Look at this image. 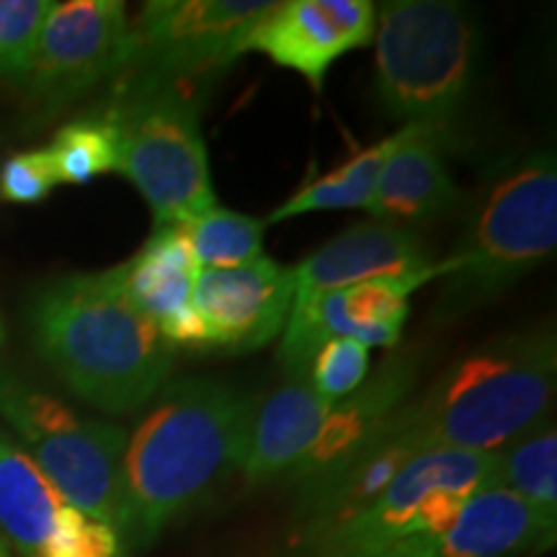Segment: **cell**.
I'll return each instance as SVG.
<instances>
[{"instance_id":"cb8c5ba5","label":"cell","mask_w":557,"mask_h":557,"mask_svg":"<svg viewBox=\"0 0 557 557\" xmlns=\"http://www.w3.org/2000/svg\"><path fill=\"white\" fill-rule=\"evenodd\" d=\"M45 150L58 184H88L120 165V139L107 116L70 122Z\"/></svg>"},{"instance_id":"e0dca14e","label":"cell","mask_w":557,"mask_h":557,"mask_svg":"<svg viewBox=\"0 0 557 557\" xmlns=\"http://www.w3.org/2000/svg\"><path fill=\"white\" fill-rule=\"evenodd\" d=\"M434 263V256L418 230L377 220L359 222L292 269L295 299L354 287L372 278L421 274Z\"/></svg>"},{"instance_id":"4fadbf2b","label":"cell","mask_w":557,"mask_h":557,"mask_svg":"<svg viewBox=\"0 0 557 557\" xmlns=\"http://www.w3.org/2000/svg\"><path fill=\"white\" fill-rule=\"evenodd\" d=\"M377 5L369 0H287L250 32L246 52H261L323 90L325 75L344 54L374 39Z\"/></svg>"},{"instance_id":"2e32d148","label":"cell","mask_w":557,"mask_h":557,"mask_svg":"<svg viewBox=\"0 0 557 557\" xmlns=\"http://www.w3.org/2000/svg\"><path fill=\"white\" fill-rule=\"evenodd\" d=\"M553 545L555 527L517 493L493 485L462 506L447 532L406 540L374 557H513Z\"/></svg>"},{"instance_id":"d4e9b609","label":"cell","mask_w":557,"mask_h":557,"mask_svg":"<svg viewBox=\"0 0 557 557\" xmlns=\"http://www.w3.org/2000/svg\"><path fill=\"white\" fill-rule=\"evenodd\" d=\"M50 0H0V78H21L32 65Z\"/></svg>"},{"instance_id":"7a4b0ae2","label":"cell","mask_w":557,"mask_h":557,"mask_svg":"<svg viewBox=\"0 0 557 557\" xmlns=\"http://www.w3.org/2000/svg\"><path fill=\"white\" fill-rule=\"evenodd\" d=\"M26 329L47 367L111 416L145 408L171 377L173 348L124 295L116 269L39 287L26 305Z\"/></svg>"},{"instance_id":"30bf717a","label":"cell","mask_w":557,"mask_h":557,"mask_svg":"<svg viewBox=\"0 0 557 557\" xmlns=\"http://www.w3.org/2000/svg\"><path fill=\"white\" fill-rule=\"evenodd\" d=\"M447 261L410 276L372 278L354 287L297 297L292 302L278 361L289 380H308V369L331 338H354L361 346H395L408 318V297L426 282L447 276Z\"/></svg>"},{"instance_id":"ba28073f","label":"cell","mask_w":557,"mask_h":557,"mask_svg":"<svg viewBox=\"0 0 557 557\" xmlns=\"http://www.w3.org/2000/svg\"><path fill=\"white\" fill-rule=\"evenodd\" d=\"M493 485L496 451H426L344 524L299 542V557H374L406 540L442 534L475 493Z\"/></svg>"},{"instance_id":"52a82bcc","label":"cell","mask_w":557,"mask_h":557,"mask_svg":"<svg viewBox=\"0 0 557 557\" xmlns=\"http://www.w3.org/2000/svg\"><path fill=\"white\" fill-rule=\"evenodd\" d=\"M0 416L29 449L32 462L67 506L127 532L124 451L127 431L75 413L0 364Z\"/></svg>"},{"instance_id":"277c9868","label":"cell","mask_w":557,"mask_h":557,"mask_svg":"<svg viewBox=\"0 0 557 557\" xmlns=\"http://www.w3.org/2000/svg\"><path fill=\"white\" fill-rule=\"evenodd\" d=\"M557 246V165L549 150L500 165L485 181L468 227L438 278V320L483 308L553 259Z\"/></svg>"},{"instance_id":"44dd1931","label":"cell","mask_w":557,"mask_h":557,"mask_svg":"<svg viewBox=\"0 0 557 557\" xmlns=\"http://www.w3.org/2000/svg\"><path fill=\"white\" fill-rule=\"evenodd\" d=\"M421 124H406L395 135H389L380 143H374L372 148L361 150L351 160H346L344 165L336 171L325 173L315 181H310L305 189H299L295 197H289L282 207H276L269 214L267 225L271 222H282L299 218V214L308 212H329V209H361L369 207L372 201L374 186H377L380 171L385 165V160L400 148L406 139L416 135Z\"/></svg>"},{"instance_id":"8992f818","label":"cell","mask_w":557,"mask_h":557,"mask_svg":"<svg viewBox=\"0 0 557 557\" xmlns=\"http://www.w3.org/2000/svg\"><path fill=\"white\" fill-rule=\"evenodd\" d=\"M103 116L120 139L116 171L143 194L158 227L186 225L218 207L194 90L184 83L127 81Z\"/></svg>"},{"instance_id":"8fae6325","label":"cell","mask_w":557,"mask_h":557,"mask_svg":"<svg viewBox=\"0 0 557 557\" xmlns=\"http://www.w3.org/2000/svg\"><path fill=\"white\" fill-rule=\"evenodd\" d=\"M127 32V5L122 0L54 3L24 75L34 99L58 109L107 75L120 73Z\"/></svg>"},{"instance_id":"ac0fdd59","label":"cell","mask_w":557,"mask_h":557,"mask_svg":"<svg viewBox=\"0 0 557 557\" xmlns=\"http://www.w3.org/2000/svg\"><path fill=\"white\" fill-rule=\"evenodd\" d=\"M442 139V132L418 129L385 160L367 207L374 220L416 230L462 205L465 194L444 165Z\"/></svg>"},{"instance_id":"5bb4252c","label":"cell","mask_w":557,"mask_h":557,"mask_svg":"<svg viewBox=\"0 0 557 557\" xmlns=\"http://www.w3.org/2000/svg\"><path fill=\"white\" fill-rule=\"evenodd\" d=\"M418 372L421 357L416 351H398L382 361L377 372L361 382L348 398L333 403L308 455L287 475L289 483L308 491L344 470L387 421V416L413 395Z\"/></svg>"},{"instance_id":"603a6c76","label":"cell","mask_w":557,"mask_h":557,"mask_svg":"<svg viewBox=\"0 0 557 557\" xmlns=\"http://www.w3.org/2000/svg\"><path fill=\"white\" fill-rule=\"evenodd\" d=\"M181 227L199 269H238L263 256L267 222L243 212L214 207Z\"/></svg>"},{"instance_id":"484cf974","label":"cell","mask_w":557,"mask_h":557,"mask_svg":"<svg viewBox=\"0 0 557 557\" xmlns=\"http://www.w3.org/2000/svg\"><path fill=\"white\" fill-rule=\"evenodd\" d=\"M369 377V348L354 338H331L308 369V385L320 398L338 403Z\"/></svg>"},{"instance_id":"4316f807","label":"cell","mask_w":557,"mask_h":557,"mask_svg":"<svg viewBox=\"0 0 557 557\" xmlns=\"http://www.w3.org/2000/svg\"><path fill=\"white\" fill-rule=\"evenodd\" d=\"M58 186V176L47 150H29L11 156L0 169V194L13 205H34L47 199Z\"/></svg>"},{"instance_id":"83f0119b","label":"cell","mask_w":557,"mask_h":557,"mask_svg":"<svg viewBox=\"0 0 557 557\" xmlns=\"http://www.w3.org/2000/svg\"><path fill=\"white\" fill-rule=\"evenodd\" d=\"M0 557H11V549H9V540L3 537V532H0Z\"/></svg>"},{"instance_id":"9a60e30c","label":"cell","mask_w":557,"mask_h":557,"mask_svg":"<svg viewBox=\"0 0 557 557\" xmlns=\"http://www.w3.org/2000/svg\"><path fill=\"white\" fill-rule=\"evenodd\" d=\"M199 263L184 227H158L152 238L116 267L124 295L156 325L171 348H201L205 333L194 310Z\"/></svg>"},{"instance_id":"9c48e42d","label":"cell","mask_w":557,"mask_h":557,"mask_svg":"<svg viewBox=\"0 0 557 557\" xmlns=\"http://www.w3.org/2000/svg\"><path fill=\"white\" fill-rule=\"evenodd\" d=\"M274 9L271 0H150L129 24L120 73L150 83L218 75Z\"/></svg>"},{"instance_id":"5b68a950","label":"cell","mask_w":557,"mask_h":557,"mask_svg":"<svg viewBox=\"0 0 557 557\" xmlns=\"http://www.w3.org/2000/svg\"><path fill=\"white\" fill-rule=\"evenodd\" d=\"M374 94L389 120L447 132L475 81L478 26L457 0H389L374 21Z\"/></svg>"},{"instance_id":"ffe728a7","label":"cell","mask_w":557,"mask_h":557,"mask_svg":"<svg viewBox=\"0 0 557 557\" xmlns=\"http://www.w3.org/2000/svg\"><path fill=\"white\" fill-rule=\"evenodd\" d=\"M67 504L50 480L0 434V532L24 557H41L58 532L60 513Z\"/></svg>"},{"instance_id":"7c38bea8","label":"cell","mask_w":557,"mask_h":557,"mask_svg":"<svg viewBox=\"0 0 557 557\" xmlns=\"http://www.w3.org/2000/svg\"><path fill=\"white\" fill-rule=\"evenodd\" d=\"M292 302V269L267 256L238 269H201L194 284L201 348L248 354L271 344L287 325Z\"/></svg>"},{"instance_id":"7402d4cb","label":"cell","mask_w":557,"mask_h":557,"mask_svg":"<svg viewBox=\"0 0 557 557\" xmlns=\"http://www.w3.org/2000/svg\"><path fill=\"white\" fill-rule=\"evenodd\" d=\"M496 485L517 493L547 524H557V429L542 418L537 426L496 449Z\"/></svg>"},{"instance_id":"6da1fadb","label":"cell","mask_w":557,"mask_h":557,"mask_svg":"<svg viewBox=\"0 0 557 557\" xmlns=\"http://www.w3.org/2000/svg\"><path fill=\"white\" fill-rule=\"evenodd\" d=\"M256 398L214 377L169 382L124 451L127 532L156 542L171 521L197 508L243 470Z\"/></svg>"},{"instance_id":"d6986e66","label":"cell","mask_w":557,"mask_h":557,"mask_svg":"<svg viewBox=\"0 0 557 557\" xmlns=\"http://www.w3.org/2000/svg\"><path fill=\"white\" fill-rule=\"evenodd\" d=\"M333 403L320 398L308 380H289L256 406L243 475L250 485L287 478L308 455Z\"/></svg>"},{"instance_id":"3957f363","label":"cell","mask_w":557,"mask_h":557,"mask_svg":"<svg viewBox=\"0 0 557 557\" xmlns=\"http://www.w3.org/2000/svg\"><path fill=\"white\" fill-rule=\"evenodd\" d=\"M553 323L493 338L457 359L377 434L426 451H496L547 418L555 398Z\"/></svg>"}]
</instances>
